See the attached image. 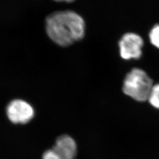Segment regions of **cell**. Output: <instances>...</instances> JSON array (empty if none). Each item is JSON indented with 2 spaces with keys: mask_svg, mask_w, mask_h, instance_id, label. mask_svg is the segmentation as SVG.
<instances>
[{
  "mask_svg": "<svg viewBox=\"0 0 159 159\" xmlns=\"http://www.w3.org/2000/svg\"><path fill=\"white\" fill-rule=\"evenodd\" d=\"M43 159H64L52 148L45 152Z\"/></svg>",
  "mask_w": 159,
  "mask_h": 159,
  "instance_id": "obj_8",
  "label": "cell"
},
{
  "mask_svg": "<svg viewBox=\"0 0 159 159\" xmlns=\"http://www.w3.org/2000/svg\"><path fill=\"white\" fill-rule=\"evenodd\" d=\"M148 101L154 107L159 108V84L153 85Z\"/></svg>",
  "mask_w": 159,
  "mask_h": 159,
  "instance_id": "obj_6",
  "label": "cell"
},
{
  "mask_svg": "<svg viewBox=\"0 0 159 159\" xmlns=\"http://www.w3.org/2000/svg\"><path fill=\"white\" fill-rule=\"evenodd\" d=\"M143 40L134 33L125 34L119 42L120 53L121 57L125 60L138 59L142 54Z\"/></svg>",
  "mask_w": 159,
  "mask_h": 159,
  "instance_id": "obj_3",
  "label": "cell"
},
{
  "mask_svg": "<svg viewBox=\"0 0 159 159\" xmlns=\"http://www.w3.org/2000/svg\"><path fill=\"white\" fill-rule=\"evenodd\" d=\"M52 148L64 159H75L77 157V146L76 143L68 135L64 134L58 137Z\"/></svg>",
  "mask_w": 159,
  "mask_h": 159,
  "instance_id": "obj_5",
  "label": "cell"
},
{
  "mask_svg": "<svg viewBox=\"0 0 159 159\" xmlns=\"http://www.w3.org/2000/svg\"><path fill=\"white\" fill-rule=\"evenodd\" d=\"M34 109L26 102L16 100L10 103L7 107V115L12 123L26 124L33 119Z\"/></svg>",
  "mask_w": 159,
  "mask_h": 159,
  "instance_id": "obj_4",
  "label": "cell"
},
{
  "mask_svg": "<svg viewBox=\"0 0 159 159\" xmlns=\"http://www.w3.org/2000/svg\"><path fill=\"white\" fill-rule=\"evenodd\" d=\"M149 38L151 43L159 48V24L154 26L150 32Z\"/></svg>",
  "mask_w": 159,
  "mask_h": 159,
  "instance_id": "obj_7",
  "label": "cell"
},
{
  "mask_svg": "<svg viewBox=\"0 0 159 159\" xmlns=\"http://www.w3.org/2000/svg\"><path fill=\"white\" fill-rule=\"evenodd\" d=\"M153 85L152 80L144 71L133 68L125 76L123 91L133 99L143 102L148 100Z\"/></svg>",
  "mask_w": 159,
  "mask_h": 159,
  "instance_id": "obj_2",
  "label": "cell"
},
{
  "mask_svg": "<svg viewBox=\"0 0 159 159\" xmlns=\"http://www.w3.org/2000/svg\"><path fill=\"white\" fill-rule=\"evenodd\" d=\"M56 1H58V2H73L75 0H55Z\"/></svg>",
  "mask_w": 159,
  "mask_h": 159,
  "instance_id": "obj_9",
  "label": "cell"
},
{
  "mask_svg": "<svg viewBox=\"0 0 159 159\" xmlns=\"http://www.w3.org/2000/svg\"><path fill=\"white\" fill-rule=\"evenodd\" d=\"M46 31L53 42L67 47L81 40L85 34L83 18L72 11L54 12L47 17Z\"/></svg>",
  "mask_w": 159,
  "mask_h": 159,
  "instance_id": "obj_1",
  "label": "cell"
}]
</instances>
